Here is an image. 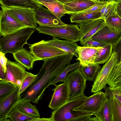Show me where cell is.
Masks as SVG:
<instances>
[{
	"label": "cell",
	"mask_w": 121,
	"mask_h": 121,
	"mask_svg": "<svg viewBox=\"0 0 121 121\" xmlns=\"http://www.w3.org/2000/svg\"><path fill=\"white\" fill-rule=\"evenodd\" d=\"M73 56L69 53L43 60V64L37 74L36 80L21 94L22 98L38 104L45 89L50 85L55 77L70 63Z\"/></svg>",
	"instance_id": "1"
},
{
	"label": "cell",
	"mask_w": 121,
	"mask_h": 121,
	"mask_svg": "<svg viewBox=\"0 0 121 121\" xmlns=\"http://www.w3.org/2000/svg\"><path fill=\"white\" fill-rule=\"evenodd\" d=\"M87 97L84 95L67 101L52 112V121H89L90 118L94 115L93 113L74 110L82 104Z\"/></svg>",
	"instance_id": "2"
},
{
	"label": "cell",
	"mask_w": 121,
	"mask_h": 121,
	"mask_svg": "<svg viewBox=\"0 0 121 121\" xmlns=\"http://www.w3.org/2000/svg\"><path fill=\"white\" fill-rule=\"evenodd\" d=\"M26 27L3 36L0 39V51L5 54H12L23 48L24 45L35 30Z\"/></svg>",
	"instance_id": "3"
},
{
	"label": "cell",
	"mask_w": 121,
	"mask_h": 121,
	"mask_svg": "<svg viewBox=\"0 0 121 121\" xmlns=\"http://www.w3.org/2000/svg\"><path fill=\"white\" fill-rule=\"evenodd\" d=\"M36 29L40 33L49 35L76 42L79 41L80 30L78 25L66 24L49 26H39Z\"/></svg>",
	"instance_id": "4"
},
{
	"label": "cell",
	"mask_w": 121,
	"mask_h": 121,
	"mask_svg": "<svg viewBox=\"0 0 121 121\" xmlns=\"http://www.w3.org/2000/svg\"><path fill=\"white\" fill-rule=\"evenodd\" d=\"M86 81L79 68L68 74L65 82L68 91V101L84 95Z\"/></svg>",
	"instance_id": "5"
},
{
	"label": "cell",
	"mask_w": 121,
	"mask_h": 121,
	"mask_svg": "<svg viewBox=\"0 0 121 121\" xmlns=\"http://www.w3.org/2000/svg\"><path fill=\"white\" fill-rule=\"evenodd\" d=\"M0 35L4 36L27 27L20 22L10 12L1 6Z\"/></svg>",
	"instance_id": "6"
},
{
	"label": "cell",
	"mask_w": 121,
	"mask_h": 121,
	"mask_svg": "<svg viewBox=\"0 0 121 121\" xmlns=\"http://www.w3.org/2000/svg\"><path fill=\"white\" fill-rule=\"evenodd\" d=\"M30 51L37 60L67 54L69 53L46 43L42 40L32 44H28Z\"/></svg>",
	"instance_id": "7"
},
{
	"label": "cell",
	"mask_w": 121,
	"mask_h": 121,
	"mask_svg": "<svg viewBox=\"0 0 121 121\" xmlns=\"http://www.w3.org/2000/svg\"><path fill=\"white\" fill-rule=\"evenodd\" d=\"M118 58L117 53L113 51L110 59L105 63L98 72L92 86V92L95 93L106 88L107 80Z\"/></svg>",
	"instance_id": "8"
},
{
	"label": "cell",
	"mask_w": 121,
	"mask_h": 121,
	"mask_svg": "<svg viewBox=\"0 0 121 121\" xmlns=\"http://www.w3.org/2000/svg\"><path fill=\"white\" fill-rule=\"evenodd\" d=\"M80 30V43L91 39L96 32L106 26L102 17L78 23Z\"/></svg>",
	"instance_id": "9"
},
{
	"label": "cell",
	"mask_w": 121,
	"mask_h": 121,
	"mask_svg": "<svg viewBox=\"0 0 121 121\" xmlns=\"http://www.w3.org/2000/svg\"><path fill=\"white\" fill-rule=\"evenodd\" d=\"M26 68L17 62L8 60L6 65V81L20 87L27 71Z\"/></svg>",
	"instance_id": "10"
},
{
	"label": "cell",
	"mask_w": 121,
	"mask_h": 121,
	"mask_svg": "<svg viewBox=\"0 0 121 121\" xmlns=\"http://www.w3.org/2000/svg\"><path fill=\"white\" fill-rule=\"evenodd\" d=\"M107 95L105 92L99 91L87 97L85 102L74 110L91 112L94 115L97 113L101 108Z\"/></svg>",
	"instance_id": "11"
},
{
	"label": "cell",
	"mask_w": 121,
	"mask_h": 121,
	"mask_svg": "<svg viewBox=\"0 0 121 121\" xmlns=\"http://www.w3.org/2000/svg\"><path fill=\"white\" fill-rule=\"evenodd\" d=\"M4 8L11 13L27 27L36 29L37 27L35 18V13L33 9L14 7Z\"/></svg>",
	"instance_id": "12"
},
{
	"label": "cell",
	"mask_w": 121,
	"mask_h": 121,
	"mask_svg": "<svg viewBox=\"0 0 121 121\" xmlns=\"http://www.w3.org/2000/svg\"><path fill=\"white\" fill-rule=\"evenodd\" d=\"M19 88L17 86L10 94L0 100V121L9 120L8 115L22 99L19 93Z\"/></svg>",
	"instance_id": "13"
},
{
	"label": "cell",
	"mask_w": 121,
	"mask_h": 121,
	"mask_svg": "<svg viewBox=\"0 0 121 121\" xmlns=\"http://www.w3.org/2000/svg\"><path fill=\"white\" fill-rule=\"evenodd\" d=\"M41 5L33 9L35 13L36 22L39 26H53L65 25L66 24L57 18L49 10Z\"/></svg>",
	"instance_id": "14"
},
{
	"label": "cell",
	"mask_w": 121,
	"mask_h": 121,
	"mask_svg": "<svg viewBox=\"0 0 121 121\" xmlns=\"http://www.w3.org/2000/svg\"><path fill=\"white\" fill-rule=\"evenodd\" d=\"M55 86L53 90V93L48 105L49 108L53 111L56 110L65 104L69 98L68 88L65 83Z\"/></svg>",
	"instance_id": "15"
},
{
	"label": "cell",
	"mask_w": 121,
	"mask_h": 121,
	"mask_svg": "<svg viewBox=\"0 0 121 121\" xmlns=\"http://www.w3.org/2000/svg\"><path fill=\"white\" fill-rule=\"evenodd\" d=\"M121 33L115 31L106 26L96 32L91 38L105 44H114L117 42Z\"/></svg>",
	"instance_id": "16"
},
{
	"label": "cell",
	"mask_w": 121,
	"mask_h": 121,
	"mask_svg": "<svg viewBox=\"0 0 121 121\" xmlns=\"http://www.w3.org/2000/svg\"><path fill=\"white\" fill-rule=\"evenodd\" d=\"M45 42L47 44L72 54L77 58L79 57L78 54L77 52V49L78 46L75 42L66 39L60 40L54 36H53L52 39L45 40Z\"/></svg>",
	"instance_id": "17"
},
{
	"label": "cell",
	"mask_w": 121,
	"mask_h": 121,
	"mask_svg": "<svg viewBox=\"0 0 121 121\" xmlns=\"http://www.w3.org/2000/svg\"><path fill=\"white\" fill-rule=\"evenodd\" d=\"M15 60L28 70L32 69L35 61L37 60L31 52L24 48L13 54Z\"/></svg>",
	"instance_id": "18"
},
{
	"label": "cell",
	"mask_w": 121,
	"mask_h": 121,
	"mask_svg": "<svg viewBox=\"0 0 121 121\" xmlns=\"http://www.w3.org/2000/svg\"><path fill=\"white\" fill-rule=\"evenodd\" d=\"M98 48L81 47L78 46L77 49L79 57L76 59L81 65L94 63Z\"/></svg>",
	"instance_id": "19"
},
{
	"label": "cell",
	"mask_w": 121,
	"mask_h": 121,
	"mask_svg": "<svg viewBox=\"0 0 121 121\" xmlns=\"http://www.w3.org/2000/svg\"><path fill=\"white\" fill-rule=\"evenodd\" d=\"M95 0H74L63 4L67 14L71 15L93 5Z\"/></svg>",
	"instance_id": "20"
},
{
	"label": "cell",
	"mask_w": 121,
	"mask_h": 121,
	"mask_svg": "<svg viewBox=\"0 0 121 121\" xmlns=\"http://www.w3.org/2000/svg\"><path fill=\"white\" fill-rule=\"evenodd\" d=\"M105 89L111 114V121H121V103L107 87Z\"/></svg>",
	"instance_id": "21"
},
{
	"label": "cell",
	"mask_w": 121,
	"mask_h": 121,
	"mask_svg": "<svg viewBox=\"0 0 121 121\" xmlns=\"http://www.w3.org/2000/svg\"><path fill=\"white\" fill-rule=\"evenodd\" d=\"M1 6L4 8L14 7L34 9L42 5L34 0H0Z\"/></svg>",
	"instance_id": "22"
},
{
	"label": "cell",
	"mask_w": 121,
	"mask_h": 121,
	"mask_svg": "<svg viewBox=\"0 0 121 121\" xmlns=\"http://www.w3.org/2000/svg\"><path fill=\"white\" fill-rule=\"evenodd\" d=\"M31 101L25 98H22L15 107L27 115L36 117H40V115L36 106L32 104Z\"/></svg>",
	"instance_id": "23"
},
{
	"label": "cell",
	"mask_w": 121,
	"mask_h": 121,
	"mask_svg": "<svg viewBox=\"0 0 121 121\" xmlns=\"http://www.w3.org/2000/svg\"><path fill=\"white\" fill-rule=\"evenodd\" d=\"M109 87H121V57L117 60L112 70L107 81Z\"/></svg>",
	"instance_id": "24"
},
{
	"label": "cell",
	"mask_w": 121,
	"mask_h": 121,
	"mask_svg": "<svg viewBox=\"0 0 121 121\" xmlns=\"http://www.w3.org/2000/svg\"><path fill=\"white\" fill-rule=\"evenodd\" d=\"M101 68L99 64L93 63L81 65L79 68L86 80L94 81Z\"/></svg>",
	"instance_id": "25"
},
{
	"label": "cell",
	"mask_w": 121,
	"mask_h": 121,
	"mask_svg": "<svg viewBox=\"0 0 121 121\" xmlns=\"http://www.w3.org/2000/svg\"><path fill=\"white\" fill-rule=\"evenodd\" d=\"M113 52V45L111 44L98 48L94 63L99 65L105 63L110 59Z\"/></svg>",
	"instance_id": "26"
},
{
	"label": "cell",
	"mask_w": 121,
	"mask_h": 121,
	"mask_svg": "<svg viewBox=\"0 0 121 121\" xmlns=\"http://www.w3.org/2000/svg\"><path fill=\"white\" fill-rule=\"evenodd\" d=\"M40 4L47 8L60 20H61L62 17L67 14L68 12L65 10L63 4L58 1L43 2Z\"/></svg>",
	"instance_id": "27"
},
{
	"label": "cell",
	"mask_w": 121,
	"mask_h": 121,
	"mask_svg": "<svg viewBox=\"0 0 121 121\" xmlns=\"http://www.w3.org/2000/svg\"><path fill=\"white\" fill-rule=\"evenodd\" d=\"M81 65L80 61L72 64L68 63L55 77L50 85L56 86V83L58 82H65L68 73L76 69L79 68Z\"/></svg>",
	"instance_id": "28"
},
{
	"label": "cell",
	"mask_w": 121,
	"mask_h": 121,
	"mask_svg": "<svg viewBox=\"0 0 121 121\" xmlns=\"http://www.w3.org/2000/svg\"><path fill=\"white\" fill-rule=\"evenodd\" d=\"M101 17L100 12H97L76 13L71 15L70 19L71 23L78 24Z\"/></svg>",
	"instance_id": "29"
},
{
	"label": "cell",
	"mask_w": 121,
	"mask_h": 121,
	"mask_svg": "<svg viewBox=\"0 0 121 121\" xmlns=\"http://www.w3.org/2000/svg\"><path fill=\"white\" fill-rule=\"evenodd\" d=\"M117 3L115 1H108L106 4L101 9V17L105 20L117 13Z\"/></svg>",
	"instance_id": "30"
},
{
	"label": "cell",
	"mask_w": 121,
	"mask_h": 121,
	"mask_svg": "<svg viewBox=\"0 0 121 121\" xmlns=\"http://www.w3.org/2000/svg\"><path fill=\"white\" fill-rule=\"evenodd\" d=\"M94 115L99 121H111V114L107 96L99 111Z\"/></svg>",
	"instance_id": "31"
},
{
	"label": "cell",
	"mask_w": 121,
	"mask_h": 121,
	"mask_svg": "<svg viewBox=\"0 0 121 121\" xmlns=\"http://www.w3.org/2000/svg\"><path fill=\"white\" fill-rule=\"evenodd\" d=\"M7 117L11 121H30L36 118L24 114L15 108L9 113Z\"/></svg>",
	"instance_id": "32"
},
{
	"label": "cell",
	"mask_w": 121,
	"mask_h": 121,
	"mask_svg": "<svg viewBox=\"0 0 121 121\" xmlns=\"http://www.w3.org/2000/svg\"><path fill=\"white\" fill-rule=\"evenodd\" d=\"M106 26L117 32L121 33V17L117 13L105 20Z\"/></svg>",
	"instance_id": "33"
},
{
	"label": "cell",
	"mask_w": 121,
	"mask_h": 121,
	"mask_svg": "<svg viewBox=\"0 0 121 121\" xmlns=\"http://www.w3.org/2000/svg\"><path fill=\"white\" fill-rule=\"evenodd\" d=\"M17 86L11 82L7 81H0V100L10 94Z\"/></svg>",
	"instance_id": "34"
},
{
	"label": "cell",
	"mask_w": 121,
	"mask_h": 121,
	"mask_svg": "<svg viewBox=\"0 0 121 121\" xmlns=\"http://www.w3.org/2000/svg\"><path fill=\"white\" fill-rule=\"evenodd\" d=\"M37 76V74H34L27 72L26 75L19 88V94H22L35 81Z\"/></svg>",
	"instance_id": "35"
},
{
	"label": "cell",
	"mask_w": 121,
	"mask_h": 121,
	"mask_svg": "<svg viewBox=\"0 0 121 121\" xmlns=\"http://www.w3.org/2000/svg\"><path fill=\"white\" fill-rule=\"evenodd\" d=\"M107 2L108 1H101L98 0H95V4L93 5L86 9L75 13H88L100 12L101 9L106 4Z\"/></svg>",
	"instance_id": "36"
},
{
	"label": "cell",
	"mask_w": 121,
	"mask_h": 121,
	"mask_svg": "<svg viewBox=\"0 0 121 121\" xmlns=\"http://www.w3.org/2000/svg\"><path fill=\"white\" fill-rule=\"evenodd\" d=\"M83 47L98 48L103 47L106 44L104 43L95 41L91 39L80 43Z\"/></svg>",
	"instance_id": "37"
},
{
	"label": "cell",
	"mask_w": 121,
	"mask_h": 121,
	"mask_svg": "<svg viewBox=\"0 0 121 121\" xmlns=\"http://www.w3.org/2000/svg\"><path fill=\"white\" fill-rule=\"evenodd\" d=\"M113 50L117 53L118 56L117 60H119L121 57V35L117 42L113 45Z\"/></svg>",
	"instance_id": "38"
},
{
	"label": "cell",
	"mask_w": 121,
	"mask_h": 121,
	"mask_svg": "<svg viewBox=\"0 0 121 121\" xmlns=\"http://www.w3.org/2000/svg\"><path fill=\"white\" fill-rule=\"evenodd\" d=\"M5 54L0 51V66L4 72L6 73V65L8 59L5 56Z\"/></svg>",
	"instance_id": "39"
},
{
	"label": "cell",
	"mask_w": 121,
	"mask_h": 121,
	"mask_svg": "<svg viewBox=\"0 0 121 121\" xmlns=\"http://www.w3.org/2000/svg\"><path fill=\"white\" fill-rule=\"evenodd\" d=\"M0 81H6V74L0 66Z\"/></svg>",
	"instance_id": "40"
},
{
	"label": "cell",
	"mask_w": 121,
	"mask_h": 121,
	"mask_svg": "<svg viewBox=\"0 0 121 121\" xmlns=\"http://www.w3.org/2000/svg\"><path fill=\"white\" fill-rule=\"evenodd\" d=\"M107 87L110 91L115 96L121 104V95L118 92L110 89L108 87Z\"/></svg>",
	"instance_id": "41"
},
{
	"label": "cell",
	"mask_w": 121,
	"mask_h": 121,
	"mask_svg": "<svg viewBox=\"0 0 121 121\" xmlns=\"http://www.w3.org/2000/svg\"><path fill=\"white\" fill-rule=\"evenodd\" d=\"M30 121H52L51 117L49 118H44L36 117Z\"/></svg>",
	"instance_id": "42"
},
{
	"label": "cell",
	"mask_w": 121,
	"mask_h": 121,
	"mask_svg": "<svg viewBox=\"0 0 121 121\" xmlns=\"http://www.w3.org/2000/svg\"><path fill=\"white\" fill-rule=\"evenodd\" d=\"M117 1V13L121 17V0H118Z\"/></svg>",
	"instance_id": "43"
},
{
	"label": "cell",
	"mask_w": 121,
	"mask_h": 121,
	"mask_svg": "<svg viewBox=\"0 0 121 121\" xmlns=\"http://www.w3.org/2000/svg\"><path fill=\"white\" fill-rule=\"evenodd\" d=\"M110 89L114 91L121 95V87H119L116 88L108 87Z\"/></svg>",
	"instance_id": "44"
},
{
	"label": "cell",
	"mask_w": 121,
	"mask_h": 121,
	"mask_svg": "<svg viewBox=\"0 0 121 121\" xmlns=\"http://www.w3.org/2000/svg\"><path fill=\"white\" fill-rule=\"evenodd\" d=\"M40 4L43 2H49L53 1H57L56 0H34Z\"/></svg>",
	"instance_id": "45"
},
{
	"label": "cell",
	"mask_w": 121,
	"mask_h": 121,
	"mask_svg": "<svg viewBox=\"0 0 121 121\" xmlns=\"http://www.w3.org/2000/svg\"><path fill=\"white\" fill-rule=\"evenodd\" d=\"M58 2L62 3H64L72 1L74 0H56Z\"/></svg>",
	"instance_id": "46"
},
{
	"label": "cell",
	"mask_w": 121,
	"mask_h": 121,
	"mask_svg": "<svg viewBox=\"0 0 121 121\" xmlns=\"http://www.w3.org/2000/svg\"></svg>",
	"instance_id": "47"
}]
</instances>
